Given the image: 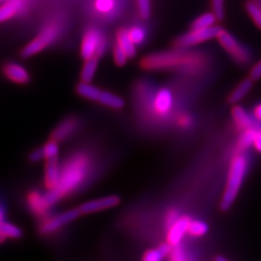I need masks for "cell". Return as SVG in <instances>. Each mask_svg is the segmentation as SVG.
<instances>
[{
  "label": "cell",
  "mask_w": 261,
  "mask_h": 261,
  "mask_svg": "<svg viewBox=\"0 0 261 261\" xmlns=\"http://www.w3.org/2000/svg\"><path fill=\"white\" fill-rule=\"evenodd\" d=\"M87 168V159L83 155H76L67 162L65 167L61 170L58 185L53 190H48L45 194L49 207L55 205L61 197L72 193L75 188L81 185L86 176Z\"/></svg>",
  "instance_id": "obj_1"
},
{
  "label": "cell",
  "mask_w": 261,
  "mask_h": 261,
  "mask_svg": "<svg viewBox=\"0 0 261 261\" xmlns=\"http://www.w3.org/2000/svg\"><path fill=\"white\" fill-rule=\"evenodd\" d=\"M247 170V160L242 155H238L233 159L228 173V180L224 191L221 207L223 210H228L233 204L239 190L242 186L243 180Z\"/></svg>",
  "instance_id": "obj_2"
},
{
  "label": "cell",
  "mask_w": 261,
  "mask_h": 261,
  "mask_svg": "<svg viewBox=\"0 0 261 261\" xmlns=\"http://www.w3.org/2000/svg\"><path fill=\"white\" fill-rule=\"evenodd\" d=\"M61 29H62L61 24L56 20L47 22L41 30V32L38 34L37 37L34 38L22 48L21 56L24 58H28V57L35 56L43 49H45L58 38L60 35Z\"/></svg>",
  "instance_id": "obj_3"
},
{
  "label": "cell",
  "mask_w": 261,
  "mask_h": 261,
  "mask_svg": "<svg viewBox=\"0 0 261 261\" xmlns=\"http://www.w3.org/2000/svg\"><path fill=\"white\" fill-rule=\"evenodd\" d=\"M107 46L106 38L99 29L89 28L84 33L82 43V56L85 60L103 55Z\"/></svg>",
  "instance_id": "obj_4"
},
{
  "label": "cell",
  "mask_w": 261,
  "mask_h": 261,
  "mask_svg": "<svg viewBox=\"0 0 261 261\" xmlns=\"http://www.w3.org/2000/svg\"><path fill=\"white\" fill-rule=\"evenodd\" d=\"M217 39L219 40L222 47L231 56L234 60H236L240 64H247L250 59L251 55L247 47L242 46L233 35L228 33L223 29L221 33L218 35Z\"/></svg>",
  "instance_id": "obj_5"
},
{
  "label": "cell",
  "mask_w": 261,
  "mask_h": 261,
  "mask_svg": "<svg viewBox=\"0 0 261 261\" xmlns=\"http://www.w3.org/2000/svg\"><path fill=\"white\" fill-rule=\"evenodd\" d=\"M223 28L218 25H213L211 28L192 29L191 31L183 34L176 40L178 47H188L197 45L199 43L211 40L218 37Z\"/></svg>",
  "instance_id": "obj_6"
},
{
  "label": "cell",
  "mask_w": 261,
  "mask_h": 261,
  "mask_svg": "<svg viewBox=\"0 0 261 261\" xmlns=\"http://www.w3.org/2000/svg\"><path fill=\"white\" fill-rule=\"evenodd\" d=\"M82 214L80 208L79 209H71L61 214L56 215L51 218H45L44 221L39 226V230L42 234L53 233L56 230L60 229L66 224L73 222L80 215Z\"/></svg>",
  "instance_id": "obj_7"
},
{
  "label": "cell",
  "mask_w": 261,
  "mask_h": 261,
  "mask_svg": "<svg viewBox=\"0 0 261 261\" xmlns=\"http://www.w3.org/2000/svg\"><path fill=\"white\" fill-rule=\"evenodd\" d=\"M2 74L11 83L19 85H27L31 81L28 70L16 62H7L2 66Z\"/></svg>",
  "instance_id": "obj_8"
},
{
  "label": "cell",
  "mask_w": 261,
  "mask_h": 261,
  "mask_svg": "<svg viewBox=\"0 0 261 261\" xmlns=\"http://www.w3.org/2000/svg\"><path fill=\"white\" fill-rule=\"evenodd\" d=\"M25 201L28 210L34 216L41 219L47 215V211L50 208L47 203L45 194H42L36 190L28 192L25 196Z\"/></svg>",
  "instance_id": "obj_9"
},
{
  "label": "cell",
  "mask_w": 261,
  "mask_h": 261,
  "mask_svg": "<svg viewBox=\"0 0 261 261\" xmlns=\"http://www.w3.org/2000/svg\"><path fill=\"white\" fill-rule=\"evenodd\" d=\"M119 203V197L118 196H106L99 199L91 200L88 202H85L84 204L80 207V210L82 214H89L94 212L103 211L106 209L113 208Z\"/></svg>",
  "instance_id": "obj_10"
},
{
  "label": "cell",
  "mask_w": 261,
  "mask_h": 261,
  "mask_svg": "<svg viewBox=\"0 0 261 261\" xmlns=\"http://www.w3.org/2000/svg\"><path fill=\"white\" fill-rule=\"evenodd\" d=\"M190 222L191 221L187 217H182V218H179L171 226H169L168 243L171 246H177L182 240L184 235L188 232Z\"/></svg>",
  "instance_id": "obj_11"
},
{
  "label": "cell",
  "mask_w": 261,
  "mask_h": 261,
  "mask_svg": "<svg viewBox=\"0 0 261 261\" xmlns=\"http://www.w3.org/2000/svg\"><path fill=\"white\" fill-rule=\"evenodd\" d=\"M28 0H6L0 6V22L6 21L18 15L27 7Z\"/></svg>",
  "instance_id": "obj_12"
},
{
  "label": "cell",
  "mask_w": 261,
  "mask_h": 261,
  "mask_svg": "<svg viewBox=\"0 0 261 261\" xmlns=\"http://www.w3.org/2000/svg\"><path fill=\"white\" fill-rule=\"evenodd\" d=\"M77 121L74 117L66 118L65 120L59 123L51 134V140L56 142L63 141L68 139L76 129Z\"/></svg>",
  "instance_id": "obj_13"
},
{
  "label": "cell",
  "mask_w": 261,
  "mask_h": 261,
  "mask_svg": "<svg viewBox=\"0 0 261 261\" xmlns=\"http://www.w3.org/2000/svg\"><path fill=\"white\" fill-rule=\"evenodd\" d=\"M61 170L58 166V158L47 160L45 169V185L48 190L55 189L59 182Z\"/></svg>",
  "instance_id": "obj_14"
},
{
  "label": "cell",
  "mask_w": 261,
  "mask_h": 261,
  "mask_svg": "<svg viewBox=\"0 0 261 261\" xmlns=\"http://www.w3.org/2000/svg\"><path fill=\"white\" fill-rule=\"evenodd\" d=\"M173 103V97L172 94L168 89H162L160 90L154 101V106L156 112L160 114H167L170 112Z\"/></svg>",
  "instance_id": "obj_15"
},
{
  "label": "cell",
  "mask_w": 261,
  "mask_h": 261,
  "mask_svg": "<svg viewBox=\"0 0 261 261\" xmlns=\"http://www.w3.org/2000/svg\"><path fill=\"white\" fill-rule=\"evenodd\" d=\"M116 41H117V45L123 48V50L127 54L129 58L136 56V53H137L136 44L130 37V32L128 29H125V28L119 29L116 35Z\"/></svg>",
  "instance_id": "obj_16"
},
{
  "label": "cell",
  "mask_w": 261,
  "mask_h": 261,
  "mask_svg": "<svg viewBox=\"0 0 261 261\" xmlns=\"http://www.w3.org/2000/svg\"><path fill=\"white\" fill-rule=\"evenodd\" d=\"M232 116H233L234 121L240 129L245 130L252 128V120L251 116L241 107L239 106L234 107L232 110Z\"/></svg>",
  "instance_id": "obj_17"
},
{
  "label": "cell",
  "mask_w": 261,
  "mask_h": 261,
  "mask_svg": "<svg viewBox=\"0 0 261 261\" xmlns=\"http://www.w3.org/2000/svg\"><path fill=\"white\" fill-rule=\"evenodd\" d=\"M252 84H253V81L251 77L244 80L242 83L234 89L233 92L230 94L228 98L229 103H236L241 101L243 98L250 92V90L252 89Z\"/></svg>",
  "instance_id": "obj_18"
},
{
  "label": "cell",
  "mask_w": 261,
  "mask_h": 261,
  "mask_svg": "<svg viewBox=\"0 0 261 261\" xmlns=\"http://www.w3.org/2000/svg\"><path fill=\"white\" fill-rule=\"evenodd\" d=\"M76 92L80 94L81 96L86 98V99L93 100V101H98V99H99L102 91L98 87L94 86L92 84L83 82V83L77 84Z\"/></svg>",
  "instance_id": "obj_19"
},
{
  "label": "cell",
  "mask_w": 261,
  "mask_h": 261,
  "mask_svg": "<svg viewBox=\"0 0 261 261\" xmlns=\"http://www.w3.org/2000/svg\"><path fill=\"white\" fill-rule=\"evenodd\" d=\"M0 235L4 239H19L22 237V230L15 224L3 221L0 223Z\"/></svg>",
  "instance_id": "obj_20"
},
{
  "label": "cell",
  "mask_w": 261,
  "mask_h": 261,
  "mask_svg": "<svg viewBox=\"0 0 261 261\" xmlns=\"http://www.w3.org/2000/svg\"><path fill=\"white\" fill-rule=\"evenodd\" d=\"M171 252V245L170 244H163L157 249L150 250L143 256L145 261H159L163 259Z\"/></svg>",
  "instance_id": "obj_21"
},
{
  "label": "cell",
  "mask_w": 261,
  "mask_h": 261,
  "mask_svg": "<svg viewBox=\"0 0 261 261\" xmlns=\"http://www.w3.org/2000/svg\"><path fill=\"white\" fill-rule=\"evenodd\" d=\"M98 101L101 103H103L105 106H108L112 109H122L124 107V101L121 97L115 95V94L110 93V92H106L102 91L101 95L98 99Z\"/></svg>",
  "instance_id": "obj_22"
},
{
  "label": "cell",
  "mask_w": 261,
  "mask_h": 261,
  "mask_svg": "<svg viewBox=\"0 0 261 261\" xmlns=\"http://www.w3.org/2000/svg\"><path fill=\"white\" fill-rule=\"evenodd\" d=\"M98 68V57H92L85 61L82 71V81L84 83H90L93 80L95 73Z\"/></svg>",
  "instance_id": "obj_23"
},
{
  "label": "cell",
  "mask_w": 261,
  "mask_h": 261,
  "mask_svg": "<svg viewBox=\"0 0 261 261\" xmlns=\"http://www.w3.org/2000/svg\"><path fill=\"white\" fill-rule=\"evenodd\" d=\"M218 19L215 16L214 13H205L194 20L192 24V29L211 28L215 25V22Z\"/></svg>",
  "instance_id": "obj_24"
},
{
  "label": "cell",
  "mask_w": 261,
  "mask_h": 261,
  "mask_svg": "<svg viewBox=\"0 0 261 261\" xmlns=\"http://www.w3.org/2000/svg\"><path fill=\"white\" fill-rule=\"evenodd\" d=\"M246 11L251 17L254 24L261 30V8L253 1V0H247L245 3Z\"/></svg>",
  "instance_id": "obj_25"
},
{
  "label": "cell",
  "mask_w": 261,
  "mask_h": 261,
  "mask_svg": "<svg viewBox=\"0 0 261 261\" xmlns=\"http://www.w3.org/2000/svg\"><path fill=\"white\" fill-rule=\"evenodd\" d=\"M208 225L201 221H191L189 224L188 232L193 236H202L207 233Z\"/></svg>",
  "instance_id": "obj_26"
},
{
  "label": "cell",
  "mask_w": 261,
  "mask_h": 261,
  "mask_svg": "<svg viewBox=\"0 0 261 261\" xmlns=\"http://www.w3.org/2000/svg\"><path fill=\"white\" fill-rule=\"evenodd\" d=\"M255 133H256V130H253L252 128L244 130L242 137L239 140V146L241 149H247L250 146L253 145Z\"/></svg>",
  "instance_id": "obj_27"
},
{
  "label": "cell",
  "mask_w": 261,
  "mask_h": 261,
  "mask_svg": "<svg viewBox=\"0 0 261 261\" xmlns=\"http://www.w3.org/2000/svg\"><path fill=\"white\" fill-rule=\"evenodd\" d=\"M43 151L46 160H50V159L58 158V152L59 148L57 145V142L55 140H50L47 141V143L43 146Z\"/></svg>",
  "instance_id": "obj_28"
},
{
  "label": "cell",
  "mask_w": 261,
  "mask_h": 261,
  "mask_svg": "<svg viewBox=\"0 0 261 261\" xmlns=\"http://www.w3.org/2000/svg\"><path fill=\"white\" fill-rule=\"evenodd\" d=\"M113 56H114L115 63L118 66L125 65L129 58V56H127V54L123 50V48L120 46H118L117 44L113 48Z\"/></svg>",
  "instance_id": "obj_29"
},
{
  "label": "cell",
  "mask_w": 261,
  "mask_h": 261,
  "mask_svg": "<svg viewBox=\"0 0 261 261\" xmlns=\"http://www.w3.org/2000/svg\"><path fill=\"white\" fill-rule=\"evenodd\" d=\"M138 8L140 16L143 19H148L151 15V2L150 0H137Z\"/></svg>",
  "instance_id": "obj_30"
},
{
  "label": "cell",
  "mask_w": 261,
  "mask_h": 261,
  "mask_svg": "<svg viewBox=\"0 0 261 261\" xmlns=\"http://www.w3.org/2000/svg\"><path fill=\"white\" fill-rule=\"evenodd\" d=\"M212 10L218 20H223L224 17V0H212Z\"/></svg>",
  "instance_id": "obj_31"
},
{
  "label": "cell",
  "mask_w": 261,
  "mask_h": 261,
  "mask_svg": "<svg viewBox=\"0 0 261 261\" xmlns=\"http://www.w3.org/2000/svg\"><path fill=\"white\" fill-rule=\"evenodd\" d=\"M129 32H130V37L136 45H139L140 43H142V41L144 39V31L142 28H132L130 30H129Z\"/></svg>",
  "instance_id": "obj_32"
},
{
  "label": "cell",
  "mask_w": 261,
  "mask_h": 261,
  "mask_svg": "<svg viewBox=\"0 0 261 261\" xmlns=\"http://www.w3.org/2000/svg\"><path fill=\"white\" fill-rule=\"evenodd\" d=\"M28 159L31 163H38V162L42 161L43 159H45L43 147H39V148L31 151L28 156Z\"/></svg>",
  "instance_id": "obj_33"
},
{
  "label": "cell",
  "mask_w": 261,
  "mask_h": 261,
  "mask_svg": "<svg viewBox=\"0 0 261 261\" xmlns=\"http://www.w3.org/2000/svg\"><path fill=\"white\" fill-rule=\"evenodd\" d=\"M250 77L252 79V81H257L261 79V60L252 67Z\"/></svg>",
  "instance_id": "obj_34"
},
{
  "label": "cell",
  "mask_w": 261,
  "mask_h": 261,
  "mask_svg": "<svg viewBox=\"0 0 261 261\" xmlns=\"http://www.w3.org/2000/svg\"><path fill=\"white\" fill-rule=\"evenodd\" d=\"M178 219V214L176 211H174V210H172V211H170L169 213H168V216H167V224H168V226H171L172 224H174L176 221H177Z\"/></svg>",
  "instance_id": "obj_35"
},
{
  "label": "cell",
  "mask_w": 261,
  "mask_h": 261,
  "mask_svg": "<svg viewBox=\"0 0 261 261\" xmlns=\"http://www.w3.org/2000/svg\"><path fill=\"white\" fill-rule=\"evenodd\" d=\"M253 146L254 148L261 153V130H256L255 137L253 140Z\"/></svg>",
  "instance_id": "obj_36"
},
{
  "label": "cell",
  "mask_w": 261,
  "mask_h": 261,
  "mask_svg": "<svg viewBox=\"0 0 261 261\" xmlns=\"http://www.w3.org/2000/svg\"><path fill=\"white\" fill-rule=\"evenodd\" d=\"M182 253H183L182 250L180 248H176L172 252V258L175 259V260H182V259H184Z\"/></svg>",
  "instance_id": "obj_37"
},
{
  "label": "cell",
  "mask_w": 261,
  "mask_h": 261,
  "mask_svg": "<svg viewBox=\"0 0 261 261\" xmlns=\"http://www.w3.org/2000/svg\"><path fill=\"white\" fill-rule=\"evenodd\" d=\"M5 217H6L5 207L2 204V202H0V223L5 221Z\"/></svg>",
  "instance_id": "obj_38"
},
{
  "label": "cell",
  "mask_w": 261,
  "mask_h": 261,
  "mask_svg": "<svg viewBox=\"0 0 261 261\" xmlns=\"http://www.w3.org/2000/svg\"><path fill=\"white\" fill-rule=\"evenodd\" d=\"M254 116L256 117V119L260 120L261 121V105L257 106L254 110Z\"/></svg>",
  "instance_id": "obj_39"
},
{
  "label": "cell",
  "mask_w": 261,
  "mask_h": 261,
  "mask_svg": "<svg viewBox=\"0 0 261 261\" xmlns=\"http://www.w3.org/2000/svg\"><path fill=\"white\" fill-rule=\"evenodd\" d=\"M181 124H182L183 126H185V127H188V126L191 124V119H190V117H188V116L183 117V118H182V120H181Z\"/></svg>",
  "instance_id": "obj_40"
},
{
  "label": "cell",
  "mask_w": 261,
  "mask_h": 261,
  "mask_svg": "<svg viewBox=\"0 0 261 261\" xmlns=\"http://www.w3.org/2000/svg\"><path fill=\"white\" fill-rule=\"evenodd\" d=\"M216 260H226V258H224L223 256H218V257L216 258Z\"/></svg>",
  "instance_id": "obj_41"
},
{
  "label": "cell",
  "mask_w": 261,
  "mask_h": 261,
  "mask_svg": "<svg viewBox=\"0 0 261 261\" xmlns=\"http://www.w3.org/2000/svg\"><path fill=\"white\" fill-rule=\"evenodd\" d=\"M253 1H254V2H255V3H256V4H257V5H258V6L261 8V0H253Z\"/></svg>",
  "instance_id": "obj_42"
},
{
  "label": "cell",
  "mask_w": 261,
  "mask_h": 261,
  "mask_svg": "<svg viewBox=\"0 0 261 261\" xmlns=\"http://www.w3.org/2000/svg\"><path fill=\"white\" fill-rule=\"evenodd\" d=\"M4 240H5V239H4V238H3V237H2V236H1V235H0V243L3 242V241H4Z\"/></svg>",
  "instance_id": "obj_43"
},
{
  "label": "cell",
  "mask_w": 261,
  "mask_h": 261,
  "mask_svg": "<svg viewBox=\"0 0 261 261\" xmlns=\"http://www.w3.org/2000/svg\"><path fill=\"white\" fill-rule=\"evenodd\" d=\"M0 1H3V0H0Z\"/></svg>",
  "instance_id": "obj_44"
}]
</instances>
